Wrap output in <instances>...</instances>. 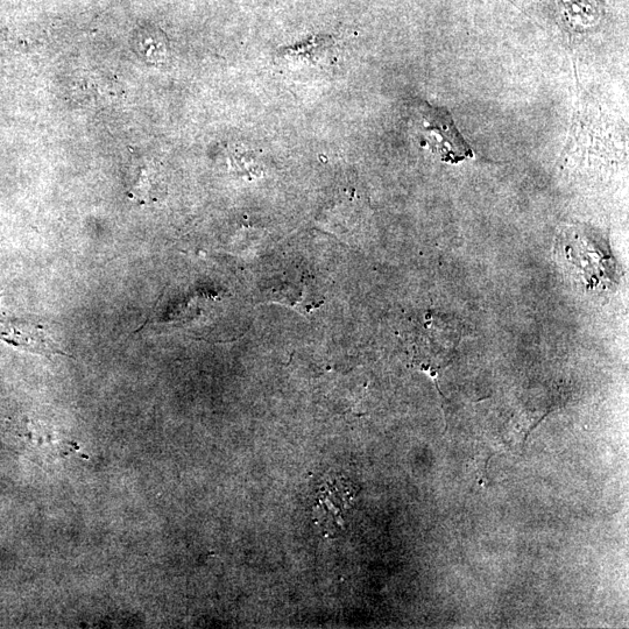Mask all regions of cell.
<instances>
[{
	"mask_svg": "<svg viewBox=\"0 0 629 629\" xmlns=\"http://www.w3.org/2000/svg\"><path fill=\"white\" fill-rule=\"evenodd\" d=\"M422 130L424 146L440 155L447 164H459L475 155L447 109L426 104L422 111Z\"/></svg>",
	"mask_w": 629,
	"mask_h": 629,
	"instance_id": "cell-1",
	"label": "cell"
},
{
	"mask_svg": "<svg viewBox=\"0 0 629 629\" xmlns=\"http://www.w3.org/2000/svg\"><path fill=\"white\" fill-rule=\"evenodd\" d=\"M0 339L25 351L52 358L67 356L41 325L25 323H0Z\"/></svg>",
	"mask_w": 629,
	"mask_h": 629,
	"instance_id": "cell-3",
	"label": "cell"
},
{
	"mask_svg": "<svg viewBox=\"0 0 629 629\" xmlns=\"http://www.w3.org/2000/svg\"><path fill=\"white\" fill-rule=\"evenodd\" d=\"M578 242L574 245L565 246L570 249V256L574 264L579 267L584 274L586 285L590 288H597V286L604 285L602 279H600L597 270L603 275L607 284L611 282L614 284V273L617 271V264L614 263L613 258L607 253L604 247L599 246L598 243L592 242V238L588 233H579L576 236Z\"/></svg>",
	"mask_w": 629,
	"mask_h": 629,
	"instance_id": "cell-2",
	"label": "cell"
}]
</instances>
